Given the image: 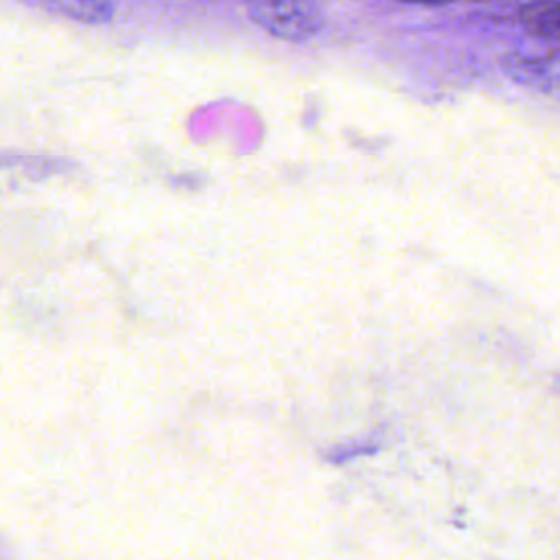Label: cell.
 Listing matches in <instances>:
<instances>
[{"instance_id": "cell-1", "label": "cell", "mask_w": 560, "mask_h": 560, "mask_svg": "<svg viewBox=\"0 0 560 560\" xmlns=\"http://www.w3.org/2000/svg\"><path fill=\"white\" fill-rule=\"evenodd\" d=\"M249 20L280 39H308L319 31L322 15L313 0H252Z\"/></svg>"}, {"instance_id": "cell-2", "label": "cell", "mask_w": 560, "mask_h": 560, "mask_svg": "<svg viewBox=\"0 0 560 560\" xmlns=\"http://www.w3.org/2000/svg\"><path fill=\"white\" fill-rule=\"evenodd\" d=\"M527 33L545 39H560V0H532L518 11Z\"/></svg>"}, {"instance_id": "cell-3", "label": "cell", "mask_w": 560, "mask_h": 560, "mask_svg": "<svg viewBox=\"0 0 560 560\" xmlns=\"http://www.w3.org/2000/svg\"><path fill=\"white\" fill-rule=\"evenodd\" d=\"M37 4L50 13L85 24H101L114 15L109 0H37Z\"/></svg>"}, {"instance_id": "cell-4", "label": "cell", "mask_w": 560, "mask_h": 560, "mask_svg": "<svg viewBox=\"0 0 560 560\" xmlns=\"http://www.w3.org/2000/svg\"><path fill=\"white\" fill-rule=\"evenodd\" d=\"M400 2H413V4H440L444 0H400Z\"/></svg>"}]
</instances>
